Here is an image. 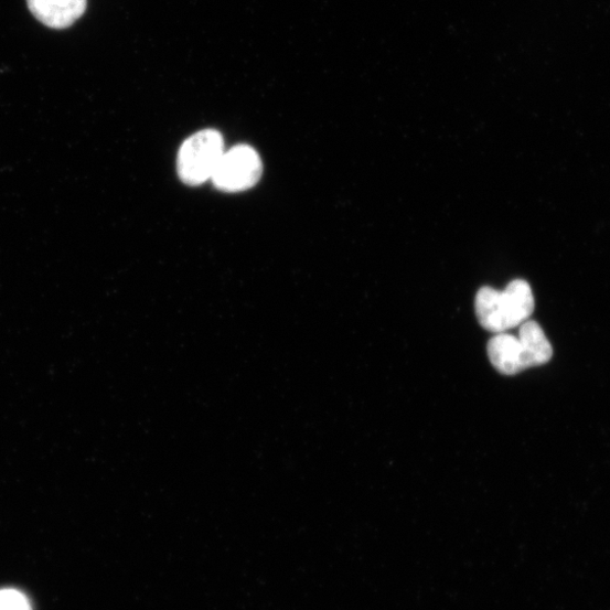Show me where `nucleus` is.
<instances>
[{
  "label": "nucleus",
  "mask_w": 610,
  "mask_h": 610,
  "mask_svg": "<svg viewBox=\"0 0 610 610\" xmlns=\"http://www.w3.org/2000/svg\"><path fill=\"white\" fill-rule=\"evenodd\" d=\"M488 354L500 373L514 375L549 362L553 347L539 323L527 320L521 325L518 336L495 334L488 344Z\"/></svg>",
  "instance_id": "obj_1"
},
{
  "label": "nucleus",
  "mask_w": 610,
  "mask_h": 610,
  "mask_svg": "<svg viewBox=\"0 0 610 610\" xmlns=\"http://www.w3.org/2000/svg\"><path fill=\"white\" fill-rule=\"evenodd\" d=\"M535 310L531 286L524 279H514L503 291L482 288L475 299V311L484 330L501 334L521 327Z\"/></svg>",
  "instance_id": "obj_2"
},
{
  "label": "nucleus",
  "mask_w": 610,
  "mask_h": 610,
  "mask_svg": "<svg viewBox=\"0 0 610 610\" xmlns=\"http://www.w3.org/2000/svg\"><path fill=\"white\" fill-rule=\"evenodd\" d=\"M224 152V139L216 129H203L186 138L176 159L180 180L191 186L211 180Z\"/></svg>",
  "instance_id": "obj_3"
},
{
  "label": "nucleus",
  "mask_w": 610,
  "mask_h": 610,
  "mask_svg": "<svg viewBox=\"0 0 610 610\" xmlns=\"http://www.w3.org/2000/svg\"><path fill=\"white\" fill-rule=\"evenodd\" d=\"M263 172L258 152L249 146H238L224 152L211 181L222 192L239 193L252 190Z\"/></svg>",
  "instance_id": "obj_4"
},
{
  "label": "nucleus",
  "mask_w": 610,
  "mask_h": 610,
  "mask_svg": "<svg viewBox=\"0 0 610 610\" xmlns=\"http://www.w3.org/2000/svg\"><path fill=\"white\" fill-rule=\"evenodd\" d=\"M26 3L39 22L56 30L72 26L87 8V0H26Z\"/></svg>",
  "instance_id": "obj_5"
},
{
  "label": "nucleus",
  "mask_w": 610,
  "mask_h": 610,
  "mask_svg": "<svg viewBox=\"0 0 610 610\" xmlns=\"http://www.w3.org/2000/svg\"><path fill=\"white\" fill-rule=\"evenodd\" d=\"M0 610H31V604L18 590H0Z\"/></svg>",
  "instance_id": "obj_6"
}]
</instances>
